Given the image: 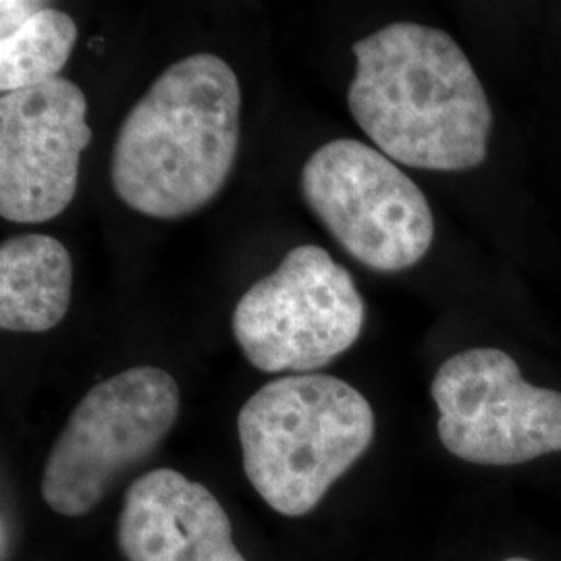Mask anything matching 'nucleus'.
<instances>
[{"instance_id": "obj_5", "label": "nucleus", "mask_w": 561, "mask_h": 561, "mask_svg": "<svg viewBox=\"0 0 561 561\" xmlns=\"http://www.w3.org/2000/svg\"><path fill=\"white\" fill-rule=\"evenodd\" d=\"M364 301L352 275L321 245H298L238 301L233 335L262 373H312L362 333Z\"/></svg>"}, {"instance_id": "obj_1", "label": "nucleus", "mask_w": 561, "mask_h": 561, "mask_svg": "<svg viewBox=\"0 0 561 561\" xmlns=\"http://www.w3.org/2000/svg\"><path fill=\"white\" fill-rule=\"evenodd\" d=\"M354 55L347 106L385 157L426 171H468L484 162L491 104L449 34L389 23L356 42Z\"/></svg>"}, {"instance_id": "obj_7", "label": "nucleus", "mask_w": 561, "mask_h": 561, "mask_svg": "<svg viewBox=\"0 0 561 561\" xmlns=\"http://www.w3.org/2000/svg\"><path fill=\"white\" fill-rule=\"evenodd\" d=\"M431 396L443 447L463 461L516 466L561 451V393L524 381L516 360L472 347L437 370Z\"/></svg>"}, {"instance_id": "obj_6", "label": "nucleus", "mask_w": 561, "mask_h": 561, "mask_svg": "<svg viewBox=\"0 0 561 561\" xmlns=\"http://www.w3.org/2000/svg\"><path fill=\"white\" fill-rule=\"evenodd\" d=\"M301 194L331 238L373 271H405L431 250L435 219L421 187L364 141L321 146L304 164Z\"/></svg>"}, {"instance_id": "obj_4", "label": "nucleus", "mask_w": 561, "mask_h": 561, "mask_svg": "<svg viewBox=\"0 0 561 561\" xmlns=\"http://www.w3.org/2000/svg\"><path fill=\"white\" fill-rule=\"evenodd\" d=\"M180 416L178 381L136 366L92 387L71 412L42 470V500L80 518L159 449Z\"/></svg>"}, {"instance_id": "obj_2", "label": "nucleus", "mask_w": 561, "mask_h": 561, "mask_svg": "<svg viewBox=\"0 0 561 561\" xmlns=\"http://www.w3.org/2000/svg\"><path fill=\"white\" fill-rule=\"evenodd\" d=\"M241 92L225 60L202 53L173 62L121 123L111 183L152 219L204 208L229 180L240 148Z\"/></svg>"}, {"instance_id": "obj_9", "label": "nucleus", "mask_w": 561, "mask_h": 561, "mask_svg": "<svg viewBox=\"0 0 561 561\" xmlns=\"http://www.w3.org/2000/svg\"><path fill=\"white\" fill-rule=\"evenodd\" d=\"M119 547L127 561H245L221 502L171 468L150 470L125 491Z\"/></svg>"}, {"instance_id": "obj_12", "label": "nucleus", "mask_w": 561, "mask_h": 561, "mask_svg": "<svg viewBox=\"0 0 561 561\" xmlns=\"http://www.w3.org/2000/svg\"><path fill=\"white\" fill-rule=\"evenodd\" d=\"M46 4L30 0H2L0 2V38L11 36L21 25H25L36 13H41Z\"/></svg>"}, {"instance_id": "obj_8", "label": "nucleus", "mask_w": 561, "mask_h": 561, "mask_svg": "<svg viewBox=\"0 0 561 561\" xmlns=\"http://www.w3.org/2000/svg\"><path fill=\"white\" fill-rule=\"evenodd\" d=\"M88 101L57 78L0 99V215L53 221L78 192L81 152L92 141Z\"/></svg>"}, {"instance_id": "obj_3", "label": "nucleus", "mask_w": 561, "mask_h": 561, "mask_svg": "<svg viewBox=\"0 0 561 561\" xmlns=\"http://www.w3.org/2000/svg\"><path fill=\"white\" fill-rule=\"evenodd\" d=\"M248 481L280 516L310 514L375 439V412L356 387L331 375L266 382L241 405Z\"/></svg>"}, {"instance_id": "obj_13", "label": "nucleus", "mask_w": 561, "mask_h": 561, "mask_svg": "<svg viewBox=\"0 0 561 561\" xmlns=\"http://www.w3.org/2000/svg\"><path fill=\"white\" fill-rule=\"evenodd\" d=\"M503 561H533V560H526V558H510V560H503Z\"/></svg>"}, {"instance_id": "obj_10", "label": "nucleus", "mask_w": 561, "mask_h": 561, "mask_svg": "<svg viewBox=\"0 0 561 561\" xmlns=\"http://www.w3.org/2000/svg\"><path fill=\"white\" fill-rule=\"evenodd\" d=\"M73 262L59 240L25 233L0 245V327L44 333L59 324L71 304Z\"/></svg>"}, {"instance_id": "obj_11", "label": "nucleus", "mask_w": 561, "mask_h": 561, "mask_svg": "<svg viewBox=\"0 0 561 561\" xmlns=\"http://www.w3.org/2000/svg\"><path fill=\"white\" fill-rule=\"evenodd\" d=\"M78 42V25L65 11L44 7L18 32L0 38V92L57 80Z\"/></svg>"}]
</instances>
